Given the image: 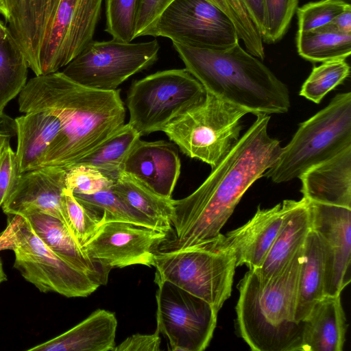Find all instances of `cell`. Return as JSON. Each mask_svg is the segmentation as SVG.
<instances>
[{"mask_svg":"<svg viewBox=\"0 0 351 351\" xmlns=\"http://www.w3.org/2000/svg\"><path fill=\"white\" fill-rule=\"evenodd\" d=\"M256 117L203 183L186 197L173 199L171 230L158 251L180 250L219 237L243 195L275 163L282 147L268 133L270 116Z\"/></svg>","mask_w":351,"mask_h":351,"instance_id":"obj_1","label":"cell"},{"mask_svg":"<svg viewBox=\"0 0 351 351\" xmlns=\"http://www.w3.org/2000/svg\"><path fill=\"white\" fill-rule=\"evenodd\" d=\"M21 112L49 109L61 128L50 144L42 167L67 170L124 124L120 90L88 88L62 71L35 75L19 94Z\"/></svg>","mask_w":351,"mask_h":351,"instance_id":"obj_2","label":"cell"},{"mask_svg":"<svg viewBox=\"0 0 351 351\" xmlns=\"http://www.w3.org/2000/svg\"><path fill=\"white\" fill-rule=\"evenodd\" d=\"M186 69L206 91L250 113L282 114L291 106L285 84L237 43L223 49L173 43Z\"/></svg>","mask_w":351,"mask_h":351,"instance_id":"obj_3","label":"cell"},{"mask_svg":"<svg viewBox=\"0 0 351 351\" xmlns=\"http://www.w3.org/2000/svg\"><path fill=\"white\" fill-rule=\"evenodd\" d=\"M303 246L276 275L262 278L249 269L238 284L237 325L252 350H300L303 322L295 310Z\"/></svg>","mask_w":351,"mask_h":351,"instance_id":"obj_4","label":"cell"},{"mask_svg":"<svg viewBox=\"0 0 351 351\" xmlns=\"http://www.w3.org/2000/svg\"><path fill=\"white\" fill-rule=\"evenodd\" d=\"M103 0H31L23 52L35 75L58 71L92 40Z\"/></svg>","mask_w":351,"mask_h":351,"instance_id":"obj_5","label":"cell"},{"mask_svg":"<svg viewBox=\"0 0 351 351\" xmlns=\"http://www.w3.org/2000/svg\"><path fill=\"white\" fill-rule=\"evenodd\" d=\"M351 145V93L337 94L300 123L275 163L264 173L275 183L298 178L310 167Z\"/></svg>","mask_w":351,"mask_h":351,"instance_id":"obj_6","label":"cell"},{"mask_svg":"<svg viewBox=\"0 0 351 351\" xmlns=\"http://www.w3.org/2000/svg\"><path fill=\"white\" fill-rule=\"evenodd\" d=\"M217 239L154 256L155 278L205 300L217 312L230 297L237 267L233 252Z\"/></svg>","mask_w":351,"mask_h":351,"instance_id":"obj_7","label":"cell"},{"mask_svg":"<svg viewBox=\"0 0 351 351\" xmlns=\"http://www.w3.org/2000/svg\"><path fill=\"white\" fill-rule=\"evenodd\" d=\"M243 108L207 92L204 101L182 114L163 130L187 156L215 167L241 137Z\"/></svg>","mask_w":351,"mask_h":351,"instance_id":"obj_8","label":"cell"},{"mask_svg":"<svg viewBox=\"0 0 351 351\" xmlns=\"http://www.w3.org/2000/svg\"><path fill=\"white\" fill-rule=\"evenodd\" d=\"M206 95L204 86L186 69L158 71L131 85L126 98L128 123L141 136L162 131L202 104Z\"/></svg>","mask_w":351,"mask_h":351,"instance_id":"obj_9","label":"cell"},{"mask_svg":"<svg viewBox=\"0 0 351 351\" xmlns=\"http://www.w3.org/2000/svg\"><path fill=\"white\" fill-rule=\"evenodd\" d=\"M159 49L156 39L143 43L93 40L62 72L88 88L117 90L130 77L154 64Z\"/></svg>","mask_w":351,"mask_h":351,"instance_id":"obj_10","label":"cell"},{"mask_svg":"<svg viewBox=\"0 0 351 351\" xmlns=\"http://www.w3.org/2000/svg\"><path fill=\"white\" fill-rule=\"evenodd\" d=\"M157 328L172 351H203L209 345L218 312L205 300L155 278Z\"/></svg>","mask_w":351,"mask_h":351,"instance_id":"obj_11","label":"cell"},{"mask_svg":"<svg viewBox=\"0 0 351 351\" xmlns=\"http://www.w3.org/2000/svg\"><path fill=\"white\" fill-rule=\"evenodd\" d=\"M143 36L209 49L227 48L239 39L229 16L206 0L173 1Z\"/></svg>","mask_w":351,"mask_h":351,"instance_id":"obj_12","label":"cell"},{"mask_svg":"<svg viewBox=\"0 0 351 351\" xmlns=\"http://www.w3.org/2000/svg\"><path fill=\"white\" fill-rule=\"evenodd\" d=\"M16 235L14 267L40 291L67 298L86 297L99 287L88 275L50 250L23 215L19 217Z\"/></svg>","mask_w":351,"mask_h":351,"instance_id":"obj_13","label":"cell"},{"mask_svg":"<svg viewBox=\"0 0 351 351\" xmlns=\"http://www.w3.org/2000/svg\"><path fill=\"white\" fill-rule=\"evenodd\" d=\"M167 232L126 222H107L82 249L95 263L110 271L134 265L153 267L154 256Z\"/></svg>","mask_w":351,"mask_h":351,"instance_id":"obj_14","label":"cell"},{"mask_svg":"<svg viewBox=\"0 0 351 351\" xmlns=\"http://www.w3.org/2000/svg\"><path fill=\"white\" fill-rule=\"evenodd\" d=\"M309 208L324 247V295H341L351 280V208L312 202Z\"/></svg>","mask_w":351,"mask_h":351,"instance_id":"obj_15","label":"cell"},{"mask_svg":"<svg viewBox=\"0 0 351 351\" xmlns=\"http://www.w3.org/2000/svg\"><path fill=\"white\" fill-rule=\"evenodd\" d=\"M298 201L285 199L270 208L258 207L254 216L238 228L222 234V243L234 254L237 267L259 268Z\"/></svg>","mask_w":351,"mask_h":351,"instance_id":"obj_16","label":"cell"},{"mask_svg":"<svg viewBox=\"0 0 351 351\" xmlns=\"http://www.w3.org/2000/svg\"><path fill=\"white\" fill-rule=\"evenodd\" d=\"M65 169L56 167H42L21 173L14 189L1 206L3 211L7 215L40 211L59 219L65 224Z\"/></svg>","mask_w":351,"mask_h":351,"instance_id":"obj_17","label":"cell"},{"mask_svg":"<svg viewBox=\"0 0 351 351\" xmlns=\"http://www.w3.org/2000/svg\"><path fill=\"white\" fill-rule=\"evenodd\" d=\"M180 167V159L173 144L140 139L128 154L121 173L153 193L171 199Z\"/></svg>","mask_w":351,"mask_h":351,"instance_id":"obj_18","label":"cell"},{"mask_svg":"<svg viewBox=\"0 0 351 351\" xmlns=\"http://www.w3.org/2000/svg\"><path fill=\"white\" fill-rule=\"evenodd\" d=\"M309 202L351 208V145L298 178Z\"/></svg>","mask_w":351,"mask_h":351,"instance_id":"obj_19","label":"cell"},{"mask_svg":"<svg viewBox=\"0 0 351 351\" xmlns=\"http://www.w3.org/2000/svg\"><path fill=\"white\" fill-rule=\"evenodd\" d=\"M23 216L41 241L59 257L88 275L99 286L107 283L110 271L86 254L61 220L40 211H30Z\"/></svg>","mask_w":351,"mask_h":351,"instance_id":"obj_20","label":"cell"},{"mask_svg":"<svg viewBox=\"0 0 351 351\" xmlns=\"http://www.w3.org/2000/svg\"><path fill=\"white\" fill-rule=\"evenodd\" d=\"M346 330L341 295H325L303 321L300 351H341Z\"/></svg>","mask_w":351,"mask_h":351,"instance_id":"obj_21","label":"cell"},{"mask_svg":"<svg viewBox=\"0 0 351 351\" xmlns=\"http://www.w3.org/2000/svg\"><path fill=\"white\" fill-rule=\"evenodd\" d=\"M117 320L115 315L98 309L64 333L28 351H113Z\"/></svg>","mask_w":351,"mask_h":351,"instance_id":"obj_22","label":"cell"},{"mask_svg":"<svg viewBox=\"0 0 351 351\" xmlns=\"http://www.w3.org/2000/svg\"><path fill=\"white\" fill-rule=\"evenodd\" d=\"M14 121L20 173L42 167L47 149L60 130V119L49 109H38L24 113Z\"/></svg>","mask_w":351,"mask_h":351,"instance_id":"obj_23","label":"cell"},{"mask_svg":"<svg viewBox=\"0 0 351 351\" xmlns=\"http://www.w3.org/2000/svg\"><path fill=\"white\" fill-rule=\"evenodd\" d=\"M311 230L309 202L302 197L287 215L261 267L252 270L262 278L276 275L304 245Z\"/></svg>","mask_w":351,"mask_h":351,"instance_id":"obj_24","label":"cell"},{"mask_svg":"<svg viewBox=\"0 0 351 351\" xmlns=\"http://www.w3.org/2000/svg\"><path fill=\"white\" fill-rule=\"evenodd\" d=\"M324 252L318 234L311 228L303 246L299 271L295 319L303 322L324 295Z\"/></svg>","mask_w":351,"mask_h":351,"instance_id":"obj_25","label":"cell"},{"mask_svg":"<svg viewBox=\"0 0 351 351\" xmlns=\"http://www.w3.org/2000/svg\"><path fill=\"white\" fill-rule=\"evenodd\" d=\"M140 139L139 133L129 123H124L75 165L95 168L114 182L121 173L128 154Z\"/></svg>","mask_w":351,"mask_h":351,"instance_id":"obj_26","label":"cell"},{"mask_svg":"<svg viewBox=\"0 0 351 351\" xmlns=\"http://www.w3.org/2000/svg\"><path fill=\"white\" fill-rule=\"evenodd\" d=\"M112 190L131 207L156 222L166 232L171 230L173 199L161 197L121 173Z\"/></svg>","mask_w":351,"mask_h":351,"instance_id":"obj_27","label":"cell"},{"mask_svg":"<svg viewBox=\"0 0 351 351\" xmlns=\"http://www.w3.org/2000/svg\"><path fill=\"white\" fill-rule=\"evenodd\" d=\"M28 69L23 52L7 27L0 34V114L25 86Z\"/></svg>","mask_w":351,"mask_h":351,"instance_id":"obj_28","label":"cell"},{"mask_svg":"<svg viewBox=\"0 0 351 351\" xmlns=\"http://www.w3.org/2000/svg\"><path fill=\"white\" fill-rule=\"evenodd\" d=\"M73 195L99 218L101 224L126 222L162 230L156 222L128 204L112 190V186L90 195Z\"/></svg>","mask_w":351,"mask_h":351,"instance_id":"obj_29","label":"cell"},{"mask_svg":"<svg viewBox=\"0 0 351 351\" xmlns=\"http://www.w3.org/2000/svg\"><path fill=\"white\" fill-rule=\"evenodd\" d=\"M296 41L299 55L311 62L346 60L351 53V34L319 29L298 32Z\"/></svg>","mask_w":351,"mask_h":351,"instance_id":"obj_30","label":"cell"},{"mask_svg":"<svg viewBox=\"0 0 351 351\" xmlns=\"http://www.w3.org/2000/svg\"><path fill=\"white\" fill-rule=\"evenodd\" d=\"M350 75V66L343 59L332 60L315 66L302 84L300 95L319 104L327 93Z\"/></svg>","mask_w":351,"mask_h":351,"instance_id":"obj_31","label":"cell"},{"mask_svg":"<svg viewBox=\"0 0 351 351\" xmlns=\"http://www.w3.org/2000/svg\"><path fill=\"white\" fill-rule=\"evenodd\" d=\"M224 12L233 22L246 51L258 59L265 57L263 40L241 0H206Z\"/></svg>","mask_w":351,"mask_h":351,"instance_id":"obj_32","label":"cell"},{"mask_svg":"<svg viewBox=\"0 0 351 351\" xmlns=\"http://www.w3.org/2000/svg\"><path fill=\"white\" fill-rule=\"evenodd\" d=\"M141 3V0H105V31L112 38L132 42Z\"/></svg>","mask_w":351,"mask_h":351,"instance_id":"obj_33","label":"cell"},{"mask_svg":"<svg viewBox=\"0 0 351 351\" xmlns=\"http://www.w3.org/2000/svg\"><path fill=\"white\" fill-rule=\"evenodd\" d=\"M64 209L65 225L82 248L96 234L101 221L66 188L64 191Z\"/></svg>","mask_w":351,"mask_h":351,"instance_id":"obj_34","label":"cell"},{"mask_svg":"<svg viewBox=\"0 0 351 351\" xmlns=\"http://www.w3.org/2000/svg\"><path fill=\"white\" fill-rule=\"evenodd\" d=\"M350 5L343 0H322L297 8L298 32H309L330 23Z\"/></svg>","mask_w":351,"mask_h":351,"instance_id":"obj_35","label":"cell"},{"mask_svg":"<svg viewBox=\"0 0 351 351\" xmlns=\"http://www.w3.org/2000/svg\"><path fill=\"white\" fill-rule=\"evenodd\" d=\"M265 30L263 42L274 43L287 32L298 0H264Z\"/></svg>","mask_w":351,"mask_h":351,"instance_id":"obj_36","label":"cell"},{"mask_svg":"<svg viewBox=\"0 0 351 351\" xmlns=\"http://www.w3.org/2000/svg\"><path fill=\"white\" fill-rule=\"evenodd\" d=\"M113 183L100 171L92 167L76 165L66 170V188L74 194H93L110 187Z\"/></svg>","mask_w":351,"mask_h":351,"instance_id":"obj_37","label":"cell"},{"mask_svg":"<svg viewBox=\"0 0 351 351\" xmlns=\"http://www.w3.org/2000/svg\"><path fill=\"white\" fill-rule=\"evenodd\" d=\"M31 0H0V14L22 51Z\"/></svg>","mask_w":351,"mask_h":351,"instance_id":"obj_38","label":"cell"},{"mask_svg":"<svg viewBox=\"0 0 351 351\" xmlns=\"http://www.w3.org/2000/svg\"><path fill=\"white\" fill-rule=\"evenodd\" d=\"M21 174L16 152L8 143L0 153V207L14 189Z\"/></svg>","mask_w":351,"mask_h":351,"instance_id":"obj_39","label":"cell"},{"mask_svg":"<svg viewBox=\"0 0 351 351\" xmlns=\"http://www.w3.org/2000/svg\"><path fill=\"white\" fill-rule=\"evenodd\" d=\"M173 1L174 0H141L136 22L134 38L143 36Z\"/></svg>","mask_w":351,"mask_h":351,"instance_id":"obj_40","label":"cell"},{"mask_svg":"<svg viewBox=\"0 0 351 351\" xmlns=\"http://www.w3.org/2000/svg\"><path fill=\"white\" fill-rule=\"evenodd\" d=\"M161 339L158 329L151 335L135 334L128 337L113 351H158Z\"/></svg>","mask_w":351,"mask_h":351,"instance_id":"obj_41","label":"cell"},{"mask_svg":"<svg viewBox=\"0 0 351 351\" xmlns=\"http://www.w3.org/2000/svg\"><path fill=\"white\" fill-rule=\"evenodd\" d=\"M19 215H8V226L0 233V252L5 250H14L17 243L16 230Z\"/></svg>","mask_w":351,"mask_h":351,"instance_id":"obj_42","label":"cell"},{"mask_svg":"<svg viewBox=\"0 0 351 351\" xmlns=\"http://www.w3.org/2000/svg\"><path fill=\"white\" fill-rule=\"evenodd\" d=\"M241 1L263 38L265 30L264 0Z\"/></svg>","mask_w":351,"mask_h":351,"instance_id":"obj_43","label":"cell"},{"mask_svg":"<svg viewBox=\"0 0 351 351\" xmlns=\"http://www.w3.org/2000/svg\"><path fill=\"white\" fill-rule=\"evenodd\" d=\"M317 29L351 34V8L340 13L328 24Z\"/></svg>","mask_w":351,"mask_h":351,"instance_id":"obj_44","label":"cell"},{"mask_svg":"<svg viewBox=\"0 0 351 351\" xmlns=\"http://www.w3.org/2000/svg\"><path fill=\"white\" fill-rule=\"evenodd\" d=\"M0 134L11 137L16 135L14 119L4 113L0 114Z\"/></svg>","mask_w":351,"mask_h":351,"instance_id":"obj_45","label":"cell"},{"mask_svg":"<svg viewBox=\"0 0 351 351\" xmlns=\"http://www.w3.org/2000/svg\"><path fill=\"white\" fill-rule=\"evenodd\" d=\"M11 136L0 134V153L5 147V145L10 143Z\"/></svg>","mask_w":351,"mask_h":351,"instance_id":"obj_46","label":"cell"},{"mask_svg":"<svg viewBox=\"0 0 351 351\" xmlns=\"http://www.w3.org/2000/svg\"><path fill=\"white\" fill-rule=\"evenodd\" d=\"M7 280L6 275L4 272L1 260L0 258V284Z\"/></svg>","mask_w":351,"mask_h":351,"instance_id":"obj_47","label":"cell"},{"mask_svg":"<svg viewBox=\"0 0 351 351\" xmlns=\"http://www.w3.org/2000/svg\"><path fill=\"white\" fill-rule=\"evenodd\" d=\"M8 26L5 25L0 21V34Z\"/></svg>","mask_w":351,"mask_h":351,"instance_id":"obj_48","label":"cell"}]
</instances>
